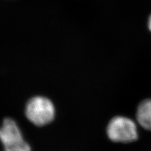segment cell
I'll return each instance as SVG.
<instances>
[{
  "instance_id": "1",
  "label": "cell",
  "mask_w": 151,
  "mask_h": 151,
  "mask_svg": "<svg viewBox=\"0 0 151 151\" xmlns=\"http://www.w3.org/2000/svg\"><path fill=\"white\" fill-rule=\"evenodd\" d=\"M25 116L36 126H44L52 122L55 115L53 103L47 98L37 96L32 98L26 104Z\"/></svg>"
},
{
  "instance_id": "2",
  "label": "cell",
  "mask_w": 151,
  "mask_h": 151,
  "mask_svg": "<svg viewBox=\"0 0 151 151\" xmlns=\"http://www.w3.org/2000/svg\"><path fill=\"white\" fill-rule=\"evenodd\" d=\"M0 141L4 150L31 151L30 145L23 139L20 127L11 118L4 119L0 127Z\"/></svg>"
},
{
  "instance_id": "3",
  "label": "cell",
  "mask_w": 151,
  "mask_h": 151,
  "mask_svg": "<svg viewBox=\"0 0 151 151\" xmlns=\"http://www.w3.org/2000/svg\"><path fill=\"white\" fill-rule=\"evenodd\" d=\"M107 134L110 140L116 142H130L138 137L135 123L124 116H116L110 121L107 127Z\"/></svg>"
},
{
  "instance_id": "4",
  "label": "cell",
  "mask_w": 151,
  "mask_h": 151,
  "mask_svg": "<svg viewBox=\"0 0 151 151\" xmlns=\"http://www.w3.org/2000/svg\"><path fill=\"white\" fill-rule=\"evenodd\" d=\"M137 119L142 127L151 130V100L140 103L137 112Z\"/></svg>"
},
{
  "instance_id": "5",
  "label": "cell",
  "mask_w": 151,
  "mask_h": 151,
  "mask_svg": "<svg viewBox=\"0 0 151 151\" xmlns=\"http://www.w3.org/2000/svg\"><path fill=\"white\" fill-rule=\"evenodd\" d=\"M148 26H149V30L151 31V15L149 19V22H148Z\"/></svg>"
},
{
  "instance_id": "6",
  "label": "cell",
  "mask_w": 151,
  "mask_h": 151,
  "mask_svg": "<svg viewBox=\"0 0 151 151\" xmlns=\"http://www.w3.org/2000/svg\"><path fill=\"white\" fill-rule=\"evenodd\" d=\"M4 151H7V150H4Z\"/></svg>"
}]
</instances>
